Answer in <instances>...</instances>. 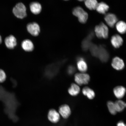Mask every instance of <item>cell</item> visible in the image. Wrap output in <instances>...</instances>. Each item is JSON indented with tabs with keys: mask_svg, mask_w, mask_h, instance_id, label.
Segmentation results:
<instances>
[{
	"mask_svg": "<svg viewBox=\"0 0 126 126\" xmlns=\"http://www.w3.org/2000/svg\"><path fill=\"white\" fill-rule=\"evenodd\" d=\"M94 32L96 36L98 38L106 39L108 37V28L103 23H101L95 27Z\"/></svg>",
	"mask_w": 126,
	"mask_h": 126,
	"instance_id": "6da1fadb",
	"label": "cell"
},
{
	"mask_svg": "<svg viewBox=\"0 0 126 126\" xmlns=\"http://www.w3.org/2000/svg\"><path fill=\"white\" fill-rule=\"evenodd\" d=\"M72 14L78 17L80 23L84 24L87 21L88 18V14L81 7L78 6L72 10Z\"/></svg>",
	"mask_w": 126,
	"mask_h": 126,
	"instance_id": "7a4b0ae2",
	"label": "cell"
},
{
	"mask_svg": "<svg viewBox=\"0 0 126 126\" xmlns=\"http://www.w3.org/2000/svg\"><path fill=\"white\" fill-rule=\"evenodd\" d=\"M26 8L22 3H18L14 8L13 12L17 18L23 19L26 16Z\"/></svg>",
	"mask_w": 126,
	"mask_h": 126,
	"instance_id": "3957f363",
	"label": "cell"
},
{
	"mask_svg": "<svg viewBox=\"0 0 126 126\" xmlns=\"http://www.w3.org/2000/svg\"><path fill=\"white\" fill-rule=\"evenodd\" d=\"M90 80V77L85 73H77L75 76V80L78 85L88 84Z\"/></svg>",
	"mask_w": 126,
	"mask_h": 126,
	"instance_id": "277c9868",
	"label": "cell"
},
{
	"mask_svg": "<svg viewBox=\"0 0 126 126\" xmlns=\"http://www.w3.org/2000/svg\"><path fill=\"white\" fill-rule=\"evenodd\" d=\"M27 29L28 32L34 36L38 35L40 32V27L37 23L35 22L28 24Z\"/></svg>",
	"mask_w": 126,
	"mask_h": 126,
	"instance_id": "5b68a950",
	"label": "cell"
},
{
	"mask_svg": "<svg viewBox=\"0 0 126 126\" xmlns=\"http://www.w3.org/2000/svg\"><path fill=\"white\" fill-rule=\"evenodd\" d=\"M104 19L107 25L111 28H113L117 22L118 18L114 14L108 13L105 15Z\"/></svg>",
	"mask_w": 126,
	"mask_h": 126,
	"instance_id": "8992f818",
	"label": "cell"
},
{
	"mask_svg": "<svg viewBox=\"0 0 126 126\" xmlns=\"http://www.w3.org/2000/svg\"><path fill=\"white\" fill-rule=\"evenodd\" d=\"M111 64L113 68L117 70H122L125 66L124 61L118 57H116L113 58Z\"/></svg>",
	"mask_w": 126,
	"mask_h": 126,
	"instance_id": "52a82bcc",
	"label": "cell"
},
{
	"mask_svg": "<svg viewBox=\"0 0 126 126\" xmlns=\"http://www.w3.org/2000/svg\"><path fill=\"white\" fill-rule=\"evenodd\" d=\"M59 112L63 118L67 119L70 116L71 111L69 105L64 104L61 105L59 107Z\"/></svg>",
	"mask_w": 126,
	"mask_h": 126,
	"instance_id": "ba28073f",
	"label": "cell"
},
{
	"mask_svg": "<svg viewBox=\"0 0 126 126\" xmlns=\"http://www.w3.org/2000/svg\"><path fill=\"white\" fill-rule=\"evenodd\" d=\"M111 42L112 45L114 48H119L123 43V39L119 34H116L111 37Z\"/></svg>",
	"mask_w": 126,
	"mask_h": 126,
	"instance_id": "9c48e42d",
	"label": "cell"
},
{
	"mask_svg": "<svg viewBox=\"0 0 126 126\" xmlns=\"http://www.w3.org/2000/svg\"><path fill=\"white\" fill-rule=\"evenodd\" d=\"M48 118L50 122L53 123H56L59 122L60 117V114L56 110L51 109L48 112Z\"/></svg>",
	"mask_w": 126,
	"mask_h": 126,
	"instance_id": "30bf717a",
	"label": "cell"
},
{
	"mask_svg": "<svg viewBox=\"0 0 126 126\" xmlns=\"http://www.w3.org/2000/svg\"><path fill=\"white\" fill-rule=\"evenodd\" d=\"M5 43L7 48L12 49L16 45V39L14 36L11 35L6 38Z\"/></svg>",
	"mask_w": 126,
	"mask_h": 126,
	"instance_id": "8fae6325",
	"label": "cell"
},
{
	"mask_svg": "<svg viewBox=\"0 0 126 126\" xmlns=\"http://www.w3.org/2000/svg\"><path fill=\"white\" fill-rule=\"evenodd\" d=\"M98 57L102 62H106L108 61L109 55L108 52L102 47H99L98 55Z\"/></svg>",
	"mask_w": 126,
	"mask_h": 126,
	"instance_id": "7c38bea8",
	"label": "cell"
},
{
	"mask_svg": "<svg viewBox=\"0 0 126 126\" xmlns=\"http://www.w3.org/2000/svg\"><path fill=\"white\" fill-rule=\"evenodd\" d=\"M77 65L78 70L81 73H85L87 70V64L82 58H78Z\"/></svg>",
	"mask_w": 126,
	"mask_h": 126,
	"instance_id": "4fadbf2b",
	"label": "cell"
},
{
	"mask_svg": "<svg viewBox=\"0 0 126 126\" xmlns=\"http://www.w3.org/2000/svg\"><path fill=\"white\" fill-rule=\"evenodd\" d=\"M126 89L122 86H118L114 88L113 92L116 98L120 99L123 97L126 94Z\"/></svg>",
	"mask_w": 126,
	"mask_h": 126,
	"instance_id": "5bb4252c",
	"label": "cell"
},
{
	"mask_svg": "<svg viewBox=\"0 0 126 126\" xmlns=\"http://www.w3.org/2000/svg\"><path fill=\"white\" fill-rule=\"evenodd\" d=\"M93 37V34L91 33L87 37L83 40L82 43V48L84 51L89 49L91 45V41Z\"/></svg>",
	"mask_w": 126,
	"mask_h": 126,
	"instance_id": "9a60e30c",
	"label": "cell"
},
{
	"mask_svg": "<svg viewBox=\"0 0 126 126\" xmlns=\"http://www.w3.org/2000/svg\"><path fill=\"white\" fill-rule=\"evenodd\" d=\"M30 8L32 12L34 15H38L41 12V5L39 2H34L31 3L30 5Z\"/></svg>",
	"mask_w": 126,
	"mask_h": 126,
	"instance_id": "2e32d148",
	"label": "cell"
},
{
	"mask_svg": "<svg viewBox=\"0 0 126 126\" xmlns=\"http://www.w3.org/2000/svg\"><path fill=\"white\" fill-rule=\"evenodd\" d=\"M22 48L25 51L30 52L33 51L34 48L33 44L29 39L23 41L21 44Z\"/></svg>",
	"mask_w": 126,
	"mask_h": 126,
	"instance_id": "e0dca14e",
	"label": "cell"
},
{
	"mask_svg": "<svg viewBox=\"0 0 126 126\" xmlns=\"http://www.w3.org/2000/svg\"><path fill=\"white\" fill-rule=\"evenodd\" d=\"M80 88L78 85L75 83H72L68 89L69 94L72 96H77L79 93Z\"/></svg>",
	"mask_w": 126,
	"mask_h": 126,
	"instance_id": "ac0fdd59",
	"label": "cell"
},
{
	"mask_svg": "<svg viewBox=\"0 0 126 126\" xmlns=\"http://www.w3.org/2000/svg\"><path fill=\"white\" fill-rule=\"evenodd\" d=\"M109 7L106 3L102 2L98 3L96 10L99 13L105 14L108 11Z\"/></svg>",
	"mask_w": 126,
	"mask_h": 126,
	"instance_id": "d6986e66",
	"label": "cell"
},
{
	"mask_svg": "<svg viewBox=\"0 0 126 126\" xmlns=\"http://www.w3.org/2000/svg\"><path fill=\"white\" fill-rule=\"evenodd\" d=\"M116 30L121 34L126 33V23L125 22L120 21L117 22L115 25Z\"/></svg>",
	"mask_w": 126,
	"mask_h": 126,
	"instance_id": "ffe728a7",
	"label": "cell"
},
{
	"mask_svg": "<svg viewBox=\"0 0 126 126\" xmlns=\"http://www.w3.org/2000/svg\"><path fill=\"white\" fill-rule=\"evenodd\" d=\"M82 92L83 95L91 100L94 98L95 97V94L94 91L88 87H85L83 88Z\"/></svg>",
	"mask_w": 126,
	"mask_h": 126,
	"instance_id": "44dd1931",
	"label": "cell"
},
{
	"mask_svg": "<svg viewBox=\"0 0 126 126\" xmlns=\"http://www.w3.org/2000/svg\"><path fill=\"white\" fill-rule=\"evenodd\" d=\"M84 3L86 7L90 10H95L98 3L96 0H87Z\"/></svg>",
	"mask_w": 126,
	"mask_h": 126,
	"instance_id": "7402d4cb",
	"label": "cell"
},
{
	"mask_svg": "<svg viewBox=\"0 0 126 126\" xmlns=\"http://www.w3.org/2000/svg\"><path fill=\"white\" fill-rule=\"evenodd\" d=\"M114 103L117 112H121L126 108V103L122 100L116 101Z\"/></svg>",
	"mask_w": 126,
	"mask_h": 126,
	"instance_id": "603a6c76",
	"label": "cell"
},
{
	"mask_svg": "<svg viewBox=\"0 0 126 126\" xmlns=\"http://www.w3.org/2000/svg\"><path fill=\"white\" fill-rule=\"evenodd\" d=\"M107 106L110 113L111 114L114 115L116 114L117 111L114 102L111 101H108L107 103Z\"/></svg>",
	"mask_w": 126,
	"mask_h": 126,
	"instance_id": "cb8c5ba5",
	"label": "cell"
},
{
	"mask_svg": "<svg viewBox=\"0 0 126 126\" xmlns=\"http://www.w3.org/2000/svg\"><path fill=\"white\" fill-rule=\"evenodd\" d=\"M99 47L97 46L91 44L89 49L91 54L94 56L97 57L98 53Z\"/></svg>",
	"mask_w": 126,
	"mask_h": 126,
	"instance_id": "d4e9b609",
	"label": "cell"
},
{
	"mask_svg": "<svg viewBox=\"0 0 126 126\" xmlns=\"http://www.w3.org/2000/svg\"><path fill=\"white\" fill-rule=\"evenodd\" d=\"M7 78L5 72L1 69H0V83L3 82Z\"/></svg>",
	"mask_w": 126,
	"mask_h": 126,
	"instance_id": "484cf974",
	"label": "cell"
},
{
	"mask_svg": "<svg viewBox=\"0 0 126 126\" xmlns=\"http://www.w3.org/2000/svg\"><path fill=\"white\" fill-rule=\"evenodd\" d=\"M75 71V68L73 66H70L68 67V72L70 74H72L74 73Z\"/></svg>",
	"mask_w": 126,
	"mask_h": 126,
	"instance_id": "4316f807",
	"label": "cell"
},
{
	"mask_svg": "<svg viewBox=\"0 0 126 126\" xmlns=\"http://www.w3.org/2000/svg\"><path fill=\"white\" fill-rule=\"evenodd\" d=\"M117 126H126V124L122 121H120L118 123Z\"/></svg>",
	"mask_w": 126,
	"mask_h": 126,
	"instance_id": "83f0119b",
	"label": "cell"
},
{
	"mask_svg": "<svg viewBox=\"0 0 126 126\" xmlns=\"http://www.w3.org/2000/svg\"><path fill=\"white\" fill-rule=\"evenodd\" d=\"M2 42V39L0 35V44H1Z\"/></svg>",
	"mask_w": 126,
	"mask_h": 126,
	"instance_id": "f1b7e54d",
	"label": "cell"
}]
</instances>
